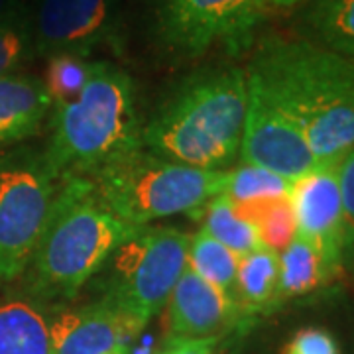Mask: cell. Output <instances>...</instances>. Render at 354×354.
I'll use <instances>...</instances> for the list:
<instances>
[{
    "instance_id": "6da1fadb",
    "label": "cell",
    "mask_w": 354,
    "mask_h": 354,
    "mask_svg": "<svg viewBox=\"0 0 354 354\" xmlns=\"http://www.w3.org/2000/svg\"><path fill=\"white\" fill-rule=\"evenodd\" d=\"M301 127L323 162L354 150V59L309 39L268 38L244 67Z\"/></svg>"
},
{
    "instance_id": "7a4b0ae2",
    "label": "cell",
    "mask_w": 354,
    "mask_h": 354,
    "mask_svg": "<svg viewBox=\"0 0 354 354\" xmlns=\"http://www.w3.org/2000/svg\"><path fill=\"white\" fill-rule=\"evenodd\" d=\"M246 106L244 67L195 73L142 127V148L177 164L227 171L241 153Z\"/></svg>"
},
{
    "instance_id": "3957f363",
    "label": "cell",
    "mask_w": 354,
    "mask_h": 354,
    "mask_svg": "<svg viewBox=\"0 0 354 354\" xmlns=\"http://www.w3.org/2000/svg\"><path fill=\"white\" fill-rule=\"evenodd\" d=\"M140 227L104 207L87 177H64L38 248L26 268L36 299H71Z\"/></svg>"
},
{
    "instance_id": "277c9868",
    "label": "cell",
    "mask_w": 354,
    "mask_h": 354,
    "mask_svg": "<svg viewBox=\"0 0 354 354\" xmlns=\"http://www.w3.org/2000/svg\"><path fill=\"white\" fill-rule=\"evenodd\" d=\"M53 109L46 156L62 177H87L101 165L142 148L134 83L114 65L97 62L75 99Z\"/></svg>"
},
{
    "instance_id": "5b68a950",
    "label": "cell",
    "mask_w": 354,
    "mask_h": 354,
    "mask_svg": "<svg viewBox=\"0 0 354 354\" xmlns=\"http://www.w3.org/2000/svg\"><path fill=\"white\" fill-rule=\"evenodd\" d=\"M97 197L132 227L199 211L218 195L227 171H205L138 148L88 174Z\"/></svg>"
},
{
    "instance_id": "8992f818",
    "label": "cell",
    "mask_w": 354,
    "mask_h": 354,
    "mask_svg": "<svg viewBox=\"0 0 354 354\" xmlns=\"http://www.w3.org/2000/svg\"><path fill=\"white\" fill-rule=\"evenodd\" d=\"M191 236L171 227H140L104 262L101 301L138 329L158 315L187 268Z\"/></svg>"
},
{
    "instance_id": "52a82bcc",
    "label": "cell",
    "mask_w": 354,
    "mask_h": 354,
    "mask_svg": "<svg viewBox=\"0 0 354 354\" xmlns=\"http://www.w3.org/2000/svg\"><path fill=\"white\" fill-rule=\"evenodd\" d=\"M62 181L46 150L24 146L0 156V286L24 276Z\"/></svg>"
},
{
    "instance_id": "ba28073f",
    "label": "cell",
    "mask_w": 354,
    "mask_h": 354,
    "mask_svg": "<svg viewBox=\"0 0 354 354\" xmlns=\"http://www.w3.org/2000/svg\"><path fill=\"white\" fill-rule=\"evenodd\" d=\"M270 0H165L160 30L176 51L199 55L213 48L230 53L252 44Z\"/></svg>"
},
{
    "instance_id": "9c48e42d",
    "label": "cell",
    "mask_w": 354,
    "mask_h": 354,
    "mask_svg": "<svg viewBox=\"0 0 354 354\" xmlns=\"http://www.w3.org/2000/svg\"><path fill=\"white\" fill-rule=\"evenodd\" d=\"M248 81V106L241 144V162L260 165L297 181L319 165L301 127L274 101L254 77Z\"/></svg>"
},
{
    "instance_id": "30bf717a",
    "label": "cell",
    "mask_w": 354,
    "mask_h": 354,
    "mask_svg": "<svg viewBox=\"0 0 354 354\" xmlns=\"http://www.w3.org/2000/svg\"><path fill=\"white\" fill-rule=\"evenodd\" d=\"M120 0H39L32 22L34 51L39 55L77 53L88 57L114 44Z\"/></svg>"
},
{
    "instance_id": "8fae6325",
    "label": "cell",
    "mask_w": 354,
    "mask_h": 354,
    "mask_svg": "<svg viewBox=\"0 0 354 354\" xmlns=\"http://www.w3.org/2000/svg\"><path fill=\"white\" fill-rule=\"evenodd\" d=\"M291 205L297 234L311 242L325 262L339 272L344 260L341 162H323L293 181Z\"/></svg>"
},
{
    "instance_id": "7c38bea8",
    "label": "cell",
    "mask_w": 354,
    "mask_h": 354,
    "mask_svg": "<svg viewBox=\"0 0 354 354\" xmlns=\"http://www.w3.org/2000/svg\"><path fill=\"white\" fill-rule=\"evenodd\" d=\"M250 317L228 293L197 276L189 266L167 299L165 330L169 339H215L241 329Z\"/></svg>"
},
{
    "instance_id": "4fadbf2b",
    "label": "cell",
    "mask_w": 354,
    "mask_h": 354,
    "mask_svg": "<svg viewBox=\"0 0 354 354\" xmlns=\"http://www.w3.org/2000/svg\"><path fill=\"white\" fill-rule=\"evenodd\" d=\"M53 354H127L140 329L104 301L50 317Z\"/></svg>"
},
{
    "instance_id": "5bb4252c",
    "label": "cell",
    "mask_w": 354,
    "mask_h": 354,
    "mask_svg": "<svg viewBox=\"0 0 354 354\" xmlns=\"http://www.w3.org/2000/svg\"><path fill=\"white\" fill-rule=\"evenodd\" d=\"M51 109L41 79L22 73L0 77V150L36 134Z\"/></svg>"
},
{
    "instance_id": "9a60e30c",
    "label": "cell",
    "mask_w": 354,
    "mask_h": 354,
    "mask_svg": "<svg viewBox=\"0 0 354 354\" xmlns=\"http://www.w3.org/2000/svg\"><path fill=\"white\" fill-rule=\"evenodd\" d=\"M0 354H53L50 317L39 299L0 293Z\"/></svg>"
},
{
    "instance_id": "2e32d148",
    "label": "cell",
    "mask_w": 354,
    "mask_h": 354,
    "mask_svg": "<svg viewBox=\"0 0 354 354\" xmlns=\"http://www.w3.org/2000/svg\"><path fill=\"white\" fill-rule=\"evenodd\" d=\"M337 274L311 242L295 234L290 246L279 252L278 305L319 290Z\"/></svg>"
},
{
    "instance_id": "e0dca14e",
    "label": "cell",
    "mask_w": 354,
    "mask_h": 354,
    "mask_svg": "<svg viewBox=\"0 0 354 354\" xmlns=\"http://www.w3.org/2000/svg\"><path fill=\"white\" fill-rule=\"evenodd\" d=\"M278 252L260 248L241 256L234 283V299L250 319L256 313L272 311L278 305Z\"/></svg>"
},
{
    "instance_id": "ac0fdd59",
    "label": "cell",
    "mask_w": 354,
    "mask_h": 354,
    "mask_svg": "<svg viewBox=\"0 0 354 354\" xmlns=\"http://www.w3.org/2000/svg\"><path fill=\"white\" fill-rule=\"evenodd\" d=\"M201 213L203 230L221 244H225L234 254L246 256L254 250L266 248L256 227L232 209V205L225 195L218 193L213 199H209L201 207Z\"/></svg>"
},
{
    "instance_id": "d6986e66",
    "label": "cell",
    "mask_w": 354,
    "mask_h": 354,
    "mask_svg": "<svg viewBox=\"0 0 354 354\" xmlns=\"http://www.w3.org/2000/svg\"><path fill=\"white\" fill-rule=\"evenodd\" d=\"M239 262H241L239 254H234L225 244H221L211 234H207L203 228L195 236H191L187 266L205 281H209L215 288L228 293L232 299H234Z\"/></svg>"
},
{
    "instance_id": "ffe728a7",
    "label": "cell",
    "mask_w": 354,
    "mask_h": 354,
    "mask_svg": "<svg viewBox=\"0 0 354 354\" xmlns=\"http://www.w3.org/2000/svg\"><path fill=\"white\" fill-rule=\"evenodd\" d=\"M291 189L293 181L290 179L260 165L241 162L234 169H227V181L221 195H225L232 207H246L291 195Z\"/></svg>"
},
{
    "instance_id": "44dd1931",
    "label": "cell",
    "mask_w": 354,
    "mask_h": 354,
    "mask_svg": "<svg viewBox=\"0 0 354 354\" xmlns=\"http://www.w3.org/2000/svg\"><path fill=\"white\" fill-rule=\"evenodd\" d=\"M232 209L241 216H244L246 221L252 223L260 234L262 244L274 252L279 254L281 250H286L297 234L291 195L254 203V205H246V207H232Z\"/></svg>"
},
{
    "instance_id": "7402d4cb",
    "label": "cell",
    "mask_w": 354,
    "mask_h": 354,
    "mask_svg": "<svg viewBox=\"0 0 354 354\" xmlns=\"http://www.w3.org/2000/svg\"><path fill=\"white\" fill-rule=\"evenodd\" d=\"M309 24L321 46L354 59V0H317Z\"/></svg>"
},
{
    "instance_id": "603a6c76",
    "label": "cell",
    "mask_w": 354,
    "mask_h": 354,
    "mask_svg": "<svg viewBox=\"0 0 354 354\" xmlns=\"http://www.w3.org/2000/svg\"><path fill=\"white\" fill-rule=\"evenodd\" d=\"M97 62L77 53H55L48 62L44 85L50 93L53 106L73 101L87 85Z\"/></svg>"
},
{
    "instance_id": "cb8c5ba5",
    "label": "cell",
    "mask_w": 354,
    "mask_h": 354,
    "mask_svg": "<svg viewBox=\"0 0 354 354\" xmlns=\"http://www.w3.org/2000/svg\"><path fill=\"white\" fill-rule=\"evenodd\" d=\"M34 53L32 24L20 10L0 22V77L12 75Z\"/></svg>"
},
{
    "instance_id": "d4e9b609",
    "label": "cell",
    "mask_w": 354,
    "mask_h": 354,
    "mask_svg": "<svg viewBox=\"0 0 354 354\" xmlns=\"http://www.w3.org/2000/svg\"><path fill=\"white\" fill-rule=\"evenodd\" d=\"M281 354H341V346L327 329L307 327L286 342Z\"/></svg>"
},
{
    "instance_id": "484cf974",
    "label": "cell",
    "mask_w": 354,
    "mask_h": 354,
    "mask_svg": "<svg viewBox=\"0 0 354 354\" xmlns=\"http://www.w3.org/2000/svg\"><path fill=\"white\" fill-rule=\"evenodd\" d=\"M341 193L344 209V256L354 246V150L341 160Z\"/></svg>"
},
{
    "instance_id": "4316f807",
    "label": "cell",
    "mask_w": 354,
    "mask_h": 354,
    "mask_svg": "<svg viewBox=\"0 0 354 354\" xmlns=\"http://www.w3.org/2000/svg\"><path fill=\"white\" fill-rule=\"evenodd\" d=\"M215 339H169L158 354H216Z\"/></svg>"
},
{
    "instance_id": "83f0119b",
    "label": "cell",
    "mask_w": 354,
    "mask_h": 354,
    "mask_svg": "<svg viewBox=\"0 0 354 354\" xmlns=\"http://www.w3.org/2000/svg\"><path fill=\"white\" fill-rule=\"evenodd\" d=\"M14 12H18L16 0H0V22L6 20L8 16H12Z\"/></svg>"
},
{
    "instance_id": "f1b7e54d",
    "label": "cell",
    "mask_w": 354,
    "mask_h": 354,
    "mask_svg": "<svg viewBox=\"0 0 354 354\" xmlns=\"http://www.w3.org/2000/svg\"><path fill=\"white\" fill-rule=\"evenodd\" d=\"M305 0H270V6L274 8H293V6H299Z\"/></svg>"
},
{
    "instance_id": "f546056e",
    "label": "cell",
    "mask_w": 354,
    "mask_h": 354,
    "mask_svg": "<svg viewBox=\"0 0 354 354\" xmlns=\"http://www.w3.org/2000/svg\"><path fill=\"white\" fill-rule=\"evenodd\" d=\"M346 258H353V274H354V252H351Z\"/></svg>"
},
{
    "instance_id": "4dcf8cb0",
    "label": "cell",
    "mask_w": 354,
    "mask_h": 354,
    "mask_svg": "<svg viewBox=\"0 0 354 354\" xmlns=\"http://www.w3.org/2000/svg\"><path fill=\"white\" fill-rule=\"evenodd\" d=\"M351 252H354V246H353V248H351V250H348V254H351ZM348 254H346V256H348ZM346 256H344V258H346Z\"/></svg>"
}]
</instances>
